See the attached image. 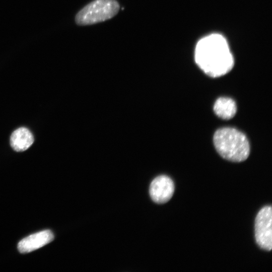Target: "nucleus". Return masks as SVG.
<instances>
[{"instance_id":"obj_1","label":"nucleus","mask_w":272,"mask_h":272,"mask_svg":"<svg viewBox=\"0 0 272 272\" xmlns=\"http://www.w3.org/2000/svg\"><path fill=\"white\" fill-rule=\"evenodd\" d=\"M194 58L199 68L213 78L227 74L232 70L234 63L227 41L218 34L209 35L198 42Z\"/></svg>"},{"instance_id":"obj_2","label":"nucleus","mask_w":272,"mask_h":272,"mask_svg":"<svg viewBox=\"0 0 272 272\" xmlns=\"http://www.w3.org/2000/svg\"><path fill=\"white\" fill-rule=\"evenodd\" d=\"M213 142L218 153L223 158L235 162L245 161L250 153V145L246 135L232 127L218 129Z\"/></svg>"},{"instance_id":"obj_3","label":"nucleus","mask_w":272,"mask_h":272,"mask_svg":"<svg viewBox=\"0 0 272 272\" xmlns=\"http://www.w3.org/2000/svg\"><path fill=\"white\" fill-rule=\"evenodd\" d=\"M119 7L116 0H94L76 14V23L86 26L109 20L117 14Z\"/></svg>"},{"instance_id":"obj_4","label":"nucleus","mask_w":272,"mask_h":272,"mask_svg":"<svg viewBox=\"0 0 272 272\" xmlns=\"http://www.w3.org/2000/svg\"><path fill=\"white\" fill-rule=\"evenodd\" d=\"M272 210L271 206L262 208L255 221V237L261 249L270 251L272 248Z\"/></svg>"},{"instance_id":"obj_5","label":"nucleus","mask_w":272,"mask_h":272,"mask_svg":"<svg viewBox=\"0 0 272 272\" xmlns=\"http://www.w3.org/2000/svg\"><path fill=\"white\" fill-rule=\"evenodd\" d=\"M174 191L172 180L166 175L157 176L151 183L149 193L152 199L157 203H164L172 197Z\"/></svg>"},{"instance_id":"obj_6","label":"nucleus","mask_w":272,"mask_h":272,"mask_svg":"<svg viewBox=\"0 0 272 272\" xmlns=\"http://www.w3.org/2000/svg\"><path fill=\"white\" fill-rule=\"evenodd\" d=\"M53 239V234L50 230L42 231L21 240L18 244V249L22 253L30 252L46 245Z\"/></svg>"},{"instance_id":"obj_7","label":"nucleus","mask_w":272,"mask_h":272,"mask_svg":"<svg viewBox=\"0 0 272 272\" xmlns=\"http://www.w3.org/2000/svg\"><path fill=\"white\" fill-rule=\"evenodd\" d=\"M34 141L33 134L29 129L25 127H21L15 130L10 137V145L16 152H23L27 150Z\"/></svg>"},{"instance_id":"obj_8","label":"nucleus","mask_w":272,"mask_h":272,"mask_svg":"<svg viewBox=\"0 0 272 272\" xmlns=\"http://www.w3.org/2000/svg\"><path fill=\"white\" fill-rule=\"evenodd\" d=\"M213 109L215 114L223 119L233 118L237 111V106L234 100L228 97H220L215 102Z\"/></svg>"}]
</instances>
